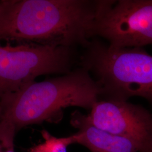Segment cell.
Returning <instances> with one entry per match:
<instances>
[{
  "label": "cell",
  "mask_w": 152,
  "mask_h": 152,
  "mask_svg": "<svg viewBox=\"0 0 152 152\" xmlns=\"http://www.w3.org/2000/svg\"><path fill=\"white\" fill-rule=\"evenodd\" d=\"M105 1L0 0V41L86 47Z\"/></svg>",
  "instance_id": "1"
},
{
  "label": "cell",
  "mask_w": 152,
  "mask_h": 152,
  "mask_svg": "<svg viewBox=\"0 0 152 152\" xmlns=\"http://www.w3.org/2000/svg\"><path fill=\"white\" fill-rule=\"evenodd\" d=\"M102 94L99 83L83 67L6 94L0 99V142L5 149L14 147L23 127L54 120L69 107L92 108Z\"/></svg>",
  "instance_id": "2"
},
{
  "label": "cell",
  "mask_w": 152,
  "mask_h": 152,
  "mask_svg": "<svg viewBox=\"0 0 152 152\" xmlns=\"http://www.w3.org/2000/svg\"><path fill=\"white\" fill-rule=\"evenodd\" d=\"M82 67L94 73L112 99L145 98L152 103V55L141 48H117L91 41Z\"/></svg>",
  "instance_id": "3"
},
{
  "label": "cell",
  "mask_w": 152,
  "mask_h": 152,
  "mask_svg": "<svg viewBox=\"0 0 152 152\" xmlns=\"http://www.w3.org/2000/svg\"><path fill=\"white\" fill-rule=\"evenodd\" d=\"M73 48L36 44H0V99L35 81L38 76L68 73Z\"/></svg>",
  "instance_id": "4"
},
{
  "label": "cell",
  "mask_w": 152,
  "mask_h": 152,
  "mask_svg": "<svg viewBox=\"0 0 152 152\" xmlns=\"http://www.w3.org/2000/svg\"><path fill=\"white\" fill-rule=\"evenodd\" d=\"M94 35L105 39L113 48L152 45V0L107 1Z\"/></svg>",
  "instance_id": "5"
},
{
  "label": "cell",
  "mask_w": 152,
  "mask_h": 152,
  "mask_svg": "<svg viewBox=\"0 0 152 152\" xmlns=\"http://www.w3.org/2000/svg\"><path fill=\"white\" fill-rule=\"evenodd\" d=\"M86 117L98 129L134 141L140 152L152 146V115L142 107L111 98L98 101Z\"/></svg>",
  "instance_id": "6"
},
{
  "label": "cell",
  "mask_w": 152,
  "mask_h": 152,
  "mask_svg": "<svg viewBox=\"0 0 152 152\" xmlns=\"http://www.w3.org/2000/svg\"><path fill=\"white\" fill-rule=\"evenodd\" d=\"M72 124L79 129L72 135L74 143L83 145L92 152H140V147L134 141L98 129L83 114H73Z\"/></svg>",
  "instance_id": "7"
},
{
  "label": "cell",
  "mask_w": 152,
  "mask_h": 152,
  "mask_svg": "<svg viewBox=\"0 0 152 152\" xmlns=\"http://www.w3.org/2000/svg\"><path fill=\"white\" fill-rule=\"evenodd\" d=\"M42 135L45 142L39 145L43 152H66V147L74 143L73 136L64 138H56L43 131Z\"/></svg>",
  "instance_id": "8"
},
{
  "label": "cell",
  "mask_w": 152,
  "mask_h": 152,
  "mask_svg": "<svg viewBox=\"0 0 152 152\" xmlns=\"http://www.w3.org/2000/svg\"><path fill=\"white\" fill-rule=\"evenodd\" d=\"M30 152H43V151L41 149L39 145H38V146H36V147H34V148H33Z\"/></svg>",
  "instance_id": "9"
},
{
  "label": "cell",
  "mask_w": 152,
  "mask_h": 152,
  "mask_svg": "<svg viewBox=\"0 0 152 152\" xmlns=\"http://www.w3.org/2000/svg\"><path fill=\"white\" fill-rule=\"evenodd\" d=\"M5 152H15L14 147H11V148H9L6 149Z\"/></svg>",
  "instance_id": "10"
},
{
  "label": "cell",
  "mask_w": 152,
  "mask_h": 152,
  "mask_svg": "<svg viewBox=\"0 0 152 152\" xmlns=\"http://www.w3.org/2000/svg\"><path fill=\"white\" fill-rule=\"evenodd\" d=\"M146 152H152V146L151 147V148L148 151H147Z\"/></svg>",
  "instance_id": "11"
},
{
  "label": "cell",
  "mask_w": 152,
  "mask_h": 152,
  "mask_svg": "<svg viewBox=\"0 0 152 152\" xmlns=\"http://www.w3.org/2000/svg\"><path fill=\"white\" fill-rule=\"evenodd\" d=\"M0 152H2V151H1V147H0Z\"/></svg>",
  "instance_id": "12"
}]
</instances>
